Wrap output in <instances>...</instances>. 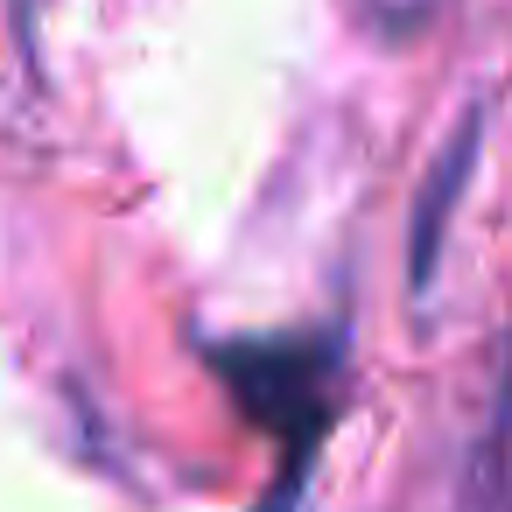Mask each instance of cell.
Segmentation results:
<instances>
[{"instance_id":"6da1fadb","label":"cell","mask_w":512,"mask_h":512,"mask_svg":"<svg viewBox=\"0 0 512 512\" xmlns=\"http://www.w3.org/2000/svg\"><path fill=\"white\" fill-rule=\"evenodd\" d=\"M225 372L239 379V400L260 421H274L295 449L316 442V428H323V358L316 351H302V344H281V351L246 344V351H225Z\"/></svg>"},{"instance_id":"7a4b0ae2","label":"cell","mask_w":512,"mask_h":512,"mask_svg":"<svg viewBox=\"0 0 512 512\" xmlns=\"http://www.w3.org/2000/svg\"><path fill=\"white\" fill-rule=\"evenodd\" d=\"M477 134H484V106H470V113H463L456 141H449V148H442V162L428 169V190H421V204H414V246H407L414 288H428V281H435V246H442L449 204H456V190H463V176H470V162H477Z\"/></svg>"},{"instance_id":"3957f363","label":"cell","mask_w":512,"mask_h":512,"mask_svg":"<svg viewBox=\"0 0 512 512\" xmlns=\"http://www.w3.org/2000/svg\"><path fill=\"white\" fill-rule=\"evenodd\" d=\"M491 449H512V372H505V393H498V428H491Z\"/></svg>"}]
</instances>
